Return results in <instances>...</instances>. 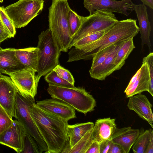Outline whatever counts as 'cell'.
Returning <instances> with one entry per match:
<instances>
[{"label":"cell","mask_w":153,"mask_h":153,"mask_svg":"<svg viewBox=\"0 0 153 153\" xmlns=\"http://www.w3.org/2000/svg\"><path fill=\"white\" fill-rule=\"evenodd\" d=\"M137 20L131 18L118 20L97 40L79 48L74 47L68 53V62L92 59L97 53L113 44L134 38L139 32Z\"/></svg>","instance_id":"obj_1"},{"label":"cell","mask_w":153,"mask_h":153,"mask_svg":"<svg viewBox=\"0 0 153 153\" xmlns=\"http://www.w3.org/2000/svg\"><path fill=\"white\" fill-rule=\"evenodd\" d=\"M35 103L30 108L34 122L45 143L47 153H62L69 145L68 121L46 112Z\"/></svg>","instance_id":"obj_2"},{"label":"cell","mask_w":153,"mask_h":153,"mask_svg":"<svg viewBox=\"0 0 153 153\" xmlns=\"http://www.w3.org/2000/svg\"><path fill=\"white\" fill-rule=\"evenodd\" d=\"M49 7V29L61 51L67 52L72 41L68 21L71 8L68 0H52Z\"/></svg>","instance_id":"obj_3"},{"label":"cell","mask_w":153,"mask_h":153,"mask_svg":"<svg viewBox=\"0 0 153 153\" xmlns=\"http://www.w3.org/2000/svg\"><path fill=\"white\" fill-rule=\"evenodd\" d=\"M47 91L52 98L67 103L85 115L94 111L96 106L95 99L83 87H65L49 84Z\"/></svg>","instance_id":"obj_4"},{"label":"cell","mask_w":153,"mask_h":153,"mask_svg":"<svg viewBox=\"0 0 153 153\" xmlns=\"http://www.w3.org/2000/svg\"><path fill=\"white\" fill-rule=\"evenodd\" d=\"M37 47L39 52L36 80L39 83L42 76L46 75L59 65L61 51L49 28L39 35Z\"/></svg>","instance_id":"obj_5"},{"label":"cell","mask_w":153,"mask_h":153,"mask_svg":"<svg viewBox=\"0 0 153 153\" xmlns=\"http://www.w3.org/2000/svg\"><path fill=\"white\" fill-rule=\"evenodd\" d=\"M35 103L34 98L22 94L18 91L15 100V118L23 126L27 133L32 136L36 141L39 148V153H45L48 151L47 145L30 114L31 107Z\"/></svg>","instance_id":"obj_6"},{"label":"cell","mask_w":153,"mask_h":153,"mask_svg":"<svg viewBox=\"0 0 153 153\" xmlns=\"http://www.w3.org/2000/svg\"><path fill=\"white\" fill-rule=\"evenodd\" d=\"M118 20L114 13L105 10H97L92 15L83 16L80 28L73 39L69 49L76 42L86 36L107 30Z\"/></svg>","instance_id":"obj_7"},{"label":"cell","mask_w":153,"mask_h":153,"mask_svg":"<svg viewBox=\"0 0 153 153\" xmlns=\"http://www.w3.org/2000/svg\"><path fill=\"white\" fill-rule=\"evenodd\" d=\"M44 0H19L4 8L17 28L27 25L42 11Z\"/></svg>","instance_id":"obj_8"},{"label":"cell","mask_w":153,"mask_h":153,"mask_svg":"<svg viewBox=\"0 0 153 153\" xmlns=\"http://www.w3.org/2000/svg\"><path fill=\"white\" fill-rule=\"evenodd\" d=\"M36 73L31 68H25L8 75L20 93L34 98L38 84Z\"/></svg>","instance_id":"obj_9"},{"label":"cell","mask_w":153,"mask_h":153,"mask_svg":"<svg viewBox=\"0 0 153 153\" xmlns=\"http://www.w3.org/2000/svg\"><path fill=\"white\" fill-rule=\"evenodd\" d=\"M26 131L23 126L17 120L0 134V143L8 146L17 152L21 153L23 148Z\"/></svg>","instance_id":"obj_10"},{"label":"cell","mask_w":153,"mask_h":153,"mask_svg":"<svg viewBox=\"0 0 153 153\" xmlns=\"http://www.w3.org/2000/svg\"><path fill=\"white\" fill-rule=\"evenodd\" d=\"M18 91L10 77L1 74L0 105L12 118H15V100Z\"/></svg>","instance_id":"obj_11"},{"label":"cell","mask_w":153,"mask_h":153,"mask_svg":"<svg viewBox=\"0 0 153 153\" xmlns=\"http://www.w3.org/2000/svg\"><path fill=\"white\" fill-rule=\"evenodd\" d=\"M36 105L42 110L67 121L76 117L75 110L67 103L54 98L37 101Z\"/></svg>","instance_id":"obj_12"},{"label":"cell","mask_w":153,"mask_h":153,"mask_svg":"<svg viewBox=\"0 0 153 153\" xmlns=\"http://www.w3.org/2000/svg\"><path fill=\"white\" fill-rule=\"evenodd\" d=\"M134 4L131 0H100L86 9L92 15L97 10H105L120 13L128 16L134 10Z\"/></svg>","instance_id":"obj_13"},{"label":"cell","mask_w":153,"mask_h":153,"mask_svg":"<svg viewBox=\"0 0 153 153\" xmlns=\"http://www.w3.org/2000/svg\"><path fill=\"white\" fill-rule=\"evenodd\" d=\"M127 107L135 111L143 120L147 121L153 128L152 105L146 96L140 94L129 97Z\"/></svg>","instance_id":"obj_14"},{"label":"cell","mask_w":153,"mask_h":153,"mask_svg":"<svg viewBox=\"0 0 153 153\" xmlns=\"http://www.w3.org/2000/svg\"><path fill=\"white\" fill-rule=\"evenodd\" d=\"M124 41L118 43L113 51L101 64L90 69L89 72L91 78L99 80H103L115 71L114 60L119 49Z\"/></svg>","instance_id":"obj_15"},{"label":"cell","mask_w":153,"mask_h":153,"mask_svg":"<svg viewBox=\"0 0 153 153\" xmlns=\"http://www.w3.org/2000/svg\"><path fill=\"white\" fill-rule=\"evenodd\" d=\"M138 129L130 127L117 128L111 137L112 141L120 146L125 153H128L140 133Z\"/></svg>","instance_id":"obj_16"},{"label":"cell","mask_w":153,"mask_h":153,"mask_svg":"<svg viewBox=\"0 0 153 153\" xmlns=\"http://www.w3.org/2000/svg\"><path fill=\"white\" fill-rule=\"evenodd\" d=\"M147 9L146 6L143 4H134V10L136 13L140 26L142 47L146 45L151 50L152 46L150 37L151 27Z\"/></svg>","instance_id":"obj_17"},{"label":"cell","mask_w":153,"mask_h":153,"mask_svg":"<svg viewBox=\"0 0 153 153\" xmlns=\"http://www.w3.org/2000/svg\"><path fill=\"white\" fill-rule=\"evenodd\" d=\"M16 49L9 48L0 50V72L8 75L25 68L16 57Z\"/></svg>","instance_id":"obj_18"},{"label":"cell","mask_w":153,"mask_h":153,"mask_svg":"<svg viewBox=\"0 0 153 153\" xmlns=\"http://www.w3.org/2000/svg\"><path fill=\"white\" fill-rule=\"evenodd\" d=\"M117 128L115 119L108 117L97 120L93 127L94 140L100 143L111 139Z\"/></svg>","instance_id":"obj_19"},{"label":"cell","mask_w":153,"mask_h":153,"mask_svg":"<svg viewBox=\"0 0 153 153\" xmlns=\"http://www.w3.org/2000/svg\"><path fill=\"white\" fill-rule=\"evenodd\" d=\"M140 67L139 76L133 84L128 88L126 89L124 92L127 98L148 91L150 81L149 69L146 63H142Z\"/></svg>","instance_id":"obj_20"},{"label":"cell","mask_w":153,"mask_h":153,"mask_svg":"<svg viewBox=\"0 0 153 153\" xmlns=\"http://www.w3.org/2000/svg\"><path fill=\"white\" fill-rule=\"evenodd\" d=\"M39 49L37 47L16 49V55L25 68H31L36 72L38 71Z\"/></svg>","instance_id":"obj_21"},{"label":"cell","mask_w":153,"mask_h":153,"mask_svg":"<svg viewBox=\"0 0 153 153\" xmlns=\"http://www.w3.org/2000/svg\"><path fill=\"white\" fill-rule=\"evenodd\" d=\"M94 125L92 122L68 125L67 133L69 138V147L72 148L88 131L93 128Z\"/></svg>","instance_id":"obj_22"},{"label":"cell","mask_w":153,"mask_h":153,"mask_svg":"<svg viewBox=\"0 0 153 153\" xmlns=\"http://www.w3.org/2000/svg\"><path fill=\"white\" fill-rule=\"evenodd\" d=\"M133 38L131 37L125 41L119 49L114 61L115 71L121 68L126 59L135 48Z\"/></svg>","instance_id":"obj_23"},{"label":"cell","mask_w":153,"mask_h":153,"mask_svg":"<svg viewBox=\"0 0 153 153\" xmlns=\"http://www.w3.org/2000/svg\"><path fill=\"white\" fill-rule=\"evenodd\" d=\"M93 128L88 131L72 148L69 145L65 147L62 153H85L94 140Z\"/></svg>","instance_id":"obj_24"},{"label":"cell","mask_w":153,"mask_h":153,"mask_svg":"<svg viewBox=\"0 0 153 153\" xmlns=\"http://www.w3.org/2000/svg\"><path fill=\"white\" fill-rule=\"evenodd\" d=\"M153 133L152 129H150L140 132L132 147L134 153H145L146 147L150 139L151 134Z\"/></svg>","instance_id":"obj_25"},{"label":"cell","mask_w":153,"mask_h":153,"mask_svg":"<svg viewBox=\"0 0 153 153\" xmlns=\"http://www.w3.org/2000/svg\"><path fill=\"white\" fill-rule=\"evenodd\" d=\"M83 16L79 15L71 8L68 13V21L72 41L80 30Z\"/></svg>","instance_id":"obj_26"},{"label":"cell","mask_w":153,"mask_h":153,"mask_svg":"<svg viewBox=\"0 0 153 153\" xmlns=\"http://www.w3.org/2000/svg\"><path fill=\"white\" fill-rule=\"evenodd\" d=\"M118 43L109 46L96 53L92 58V64L90 69L93 68L101 64L113 51Z\"/></svg>","instance_id":"obj_27"},{"label":"cell","mask_w":153,"mask_h":153,"mask_svg":"<svg viewBox=\"0 0 153 153\" xmlns=\"http://www.w3.org/2000/svg\"><path fill=\"white\" fill-rule=\"evenodd\" d=\"M0 19L10 38L14 37L16 33V27L12 21L6 13L4 6H0Z\"/></svg>","instance_id":"obj_28"},{"label":"cell","mask_w":153,"mask_h":153,"mask_svg":"<svg viewBox=\"0 0 153 153\" xmlns=\"http://www.w3.org/2000/svg\"><path fill=\"white\" fill-rule=\"evenodd\" d=\"M45 79L50 85L65 87L74 86V85L59 77L53 70L45 75Z\"/></svg>","instance_id":"obj_29"},{"label":"cell","mask_w":153,"mask_h":153,"mask_svg":"<svg viewBox=\"0 0 153 153\" xmlns=\"http://www.w3.org/2000/svg\"><path fill=\"white\" fill-rule=\"evenodd\" d=\"M21 153H39L37 143L33 137L26 133L25 137L23 150Z\"/></svg>","instance_id":"obj_30"},{"label":"cell","mask_w":153,"mask_h":153,"mask_svg":"<svg viewBox=\"0 0 153 153\" xmlns=\"http://www.w3.org/2000/svg\"><path fill=\"white\" fill-rule=\"evenodd\" d=\"M105 31H102L86 36L76 42L72 47L78 48L92 43L100 38Z\"/></svg>","instance_id":"obj_31"},{"label":"cell","mask_w":153,"mask_h":153,"mask_svg":"<svg viewBox=\"0 0 153 153\" xmlns=\"http://www.w3.org/2000/svg\"><path fill=\"white\" fill-rule=\"evenodd\" d=\"M146 63L148 65L150 76V81L148 91L153 97V53L150 52L143 59L142 63Z\"/></svg>","instance_id":"obj_32"},{"label":"cell","mask_w":153,"mask_h":153,"mask_svg":"<svg viewBox=\"0 0 153 153\" xmlns=\"http://www.w3.org/2000/svg\"><path fill=\"white\" fill-rule=\"evenodd\" d=\"M13 121L0 105V134L10 127Z\"/></svg>","instance_id":"obj_33"},{"label":"cell","mask_w":153,"mask_h":153,"mask_svg":"<svg viewBox=\"0 0 153 153\" xmlns=\"http://www.w3.org/2000/svg\"><path fill=\"white\" fill-rule=\"evenodd\" d=\"M58 76L62 79L74 85V79L70 72L59 65L56 66L53 70Z\"/></svg>","instance_id":"obj_34"},{"label":"cell","mask_w":153,"mask_h":153,"mask_svg":"<svg viewBox=\"0 0 153 153\" xmlns=\"http://www.w3.org/2000/svg\"><path fill=\"white\" fill-rule=\"evenodd\" d=\"M111 141V139L103 140L99 143L100 153H108Z\"/></svg>","instance_id":"obj_35"},{"label":"cell","mask_w":153,"mask_h":153,"mask_svg":"<svg viewBox=\"0 0 153 153\" xmlns=\"http://www.w3.org/2000/svg\"><path fill=\"white\" fill-rule=\"evenodd\" d=\"M85 153H100L99 143L94 140Z\"/></svg>","instance_id":"obj_36"},{"label":"cell","mask_w":153,"mask_h":153,"mask_svg":"<svg viewBox=\"0 0 153 153\" xmlns=\"http://www.w3.org/2000/svg\"><path fill=\"white\" fill-rule=\"evenodd\" d=\"M108 153H125V152L120 146L111 141Z\"/></svg>","instance_id":"obj_37"},{"label":"cell","mask_w":153,"mask_h":153,"mask_svg":"<svg viewBox=\"0 0 153 153\" xmlns=\"http://www.w3.org/2000/svg\"><path fill=\"white\" fill-rule=\"evenodd\" d=\"M8 38H10V36L0 22V42Z\"/></svg>","instance_id":"obj_38"},{"label":"cell","mask_w":153,"mask_h":153,"mask_svg":"<svg viewBox=\"0 0 153 153\" xmlns=\"http://www.w3.org/2000/svg\"><path fill=\"white\" fill-rule=\"evenodd\" d=\"M145 153H153V133L151 134Z\"/></svg>","instance_id":"obj_39"},{"label":"cell","mask_w":153,"mask_h":153,"mask_svg":"<svg viewBox=\"0 0 153 153\" xmlns=\"http://www.w3.org/2000/svg\"><path fill=\"white\" fill-rule=\"evenodd\" d=\"M140 69L139 68L137 71L136 73L132 77L126 89H127L130 87L134 82L137 78L140 73Z\"/></svg>","instance_id":"obj_40"},{"label":"cell","mask_w":153,"mask_h":153,"mask_svg":"<svg viewBox=\"0 0 153 153\" xmlns=\"http://www.w3.org/2000/svg\"><path fill=\"white\" fill-rule=\"evenodd\" d=\"M100 0H83V4L84 7L87 9L92 4Z\"/></svg>","instance_id":"obj_41"},{"label":"cell","mask_w":153,"mask_h":153,"mask_svg":"<svg viewBox=\"0 0 153 153\" xmlns=\"http://www.w3.org/2000/svg\"><path fill=\"white\" fill-rule=\"evenodd\" d=\"M143 4L148 6L149 8L153 9V0H140Z\"/></svg>","instance_id":"obj_42"},{"label":"cell","mask_w":153,"mask_h":153,"mask_svg":"<svg viewBox=\"0 0 153 153\" xmlns=\"http://www.w3.org/2000/svg\"><path fill=\"white\" fill-rule=\"evenodd\" d=\"M4 0H0V3H2V2H3V1Z\"/></svg>","instance_id":"obj_43"},{"label":"cell","mask_w":153,"mask_h":153,"mask_svg":"<svg viewBox=\"0 0 153 153\" xmlns=\"http://www.w3.org/2000/svg\"><path fill=\"white\" fill-rule=\"evenodd\" d=\"M2 48H1L0 47V50Z\"/></svg>","instance_id":"obj_44"},{"label":"cell","mask_w":153,"mask_h":153,"mask_svg":"<svg viewBox=\"0 0 153 153\" xmlns=\"http://www.w3.org/2000/svg\"><path fill=\"white\" fill-rule=\"evenodd\" d=\"M1 74V72H0V76Z\"/></svg>","instance_id":"obj_45"},{"label":"cell","mask_w":153,"mask_h":153,"mask_svg":"<svg viewBox=\"0 0 153 153\" xmlns=\"http://www.w3.org/2000/svg\"><path fill=\"white\" fill-rule=\"evenodd\" d=\"M0 22H1L0 19Z\"/></svg>","instance_id":"obj_46"},{"label":"cell","mask_w":153,"mask_h":153,"mask_svg":"<svg viewBox=\"0 0 153 153\" xmlns=\"http://www.w3.org/2000/svg\"><path fill=\"white\" fill-rule=\"evenodd\" d=\"M0 43H1V42H0Z\"/></svg>","instance_id":"obj_47"}]
</instances>
